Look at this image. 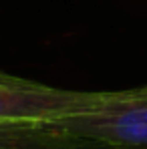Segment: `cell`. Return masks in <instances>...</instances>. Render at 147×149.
Segmentation results:
<instances>
[{
	"mask_svg": "<svg viewBox=\"0 0 147 149\" xmlns=\"http://www.w3.org/2000/svg\"><path fill=\"white\" fill-rule=\"evenodd\" d=\"M121 91H73L56 89L20 77L0 81V123L42 121L50 123L71 115L95 111L117 99Z\"/></svg>",
	"mask_w": 147,
	"mask_h": 149,
	"instance_id": "obj_1",
	"label": "cell"
},
{
	"mask_svg": "<svg viewBox=\"0 0 147 149\" xmlns=\"http://www.w3.org/2000/svg\"><path fill=\"white\" fill-rule=\"evenodd\" d=\"M12 77H14V74H8V73H2V71H0V81H4V79H12Z\"/></svg>",
	"mask_w": 147,
	"mask_h": 149,
	"instance_id": "obj_4",
	"label": "cell"
},
{
	"mask_svg": "<svg viewBox=\"0 0 147 149\" xmlns=\"http://www.w3.org/2000/svg\"><path fill=\"white\" fill-rule=\"evenodd\" d=\"M50 123L117 149H147V85L121 91L95 111Z\"/></svg>",
	"mask_w": 147,
	"mask_h": 149,
	"instance_id": "obj_2",
	"label": "cell"
},
{
	"mask_svg": "<svg viewBox=\"0 0 147 149\" xmlns=\"http://www.w3.org/2000/svg\"><path fill=\"white\" fill-rule=\"evenodd\" d=\"M0 149H117L42 121L0 123Z\"/></svg>",
	"mask_w": 147,
	"mask_h": 149,
	"instance_id": "obj_3",
	"label": "cell"
}]
</instances>
